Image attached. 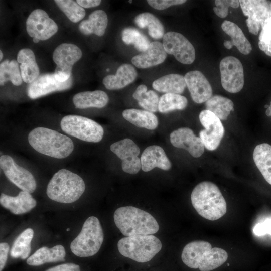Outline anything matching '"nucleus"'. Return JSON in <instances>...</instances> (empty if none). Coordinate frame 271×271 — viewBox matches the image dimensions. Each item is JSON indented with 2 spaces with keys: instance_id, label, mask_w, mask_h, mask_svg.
Instances as JSON below:
<instances>
[{
  "instance_id": "obj_7",
  "label": "nucleus",
  "mask_w": 271,
  "mask_h": 271,
  "mask_svg": "<svg viewBox=\"0 0 271 271\" xmlns=\"http://www.w3.org/2000/svg\"><path fill=\"white\" fill-rule=\"evenodd\" d=\"M103 239L104 234L99 219L90 216L84 222L79 234L71 243L70 249L77 256H92L98 252Z\"/></svg>"
},
{
  "instance_id": "obj_8",
  "label": "nucleus",
  "mask_w": 271,
  "mask_h": 271,
  "mask_svg": "<svg viewBox=\"0 0 271 271\" xmlns=\"http://www.w3.org/2000/svg\"><path fill=\"white\" fill-rule=\"evenodd\" d=\"M60 126L67 134L88 142H99L104 134L103 128L99 124L80 115H68L63 117Z\"/></svg>"
},
{
  "instance_id": "obj_21",
  "label": "nucleus",
  "mask_w": 271,
  "mask_h": 271,
  "mask_svg": "<svg viewBox=\"0 0 271 271\" xmlns=\"http://www.w3.org/2000/svg\"><path fill=\"white\" fill-rule=\"evenodd\" d=\"M0 203L4 208L16 215L26 213L37 205L36 200L31 194L24 191L20 192L15 197L1 193Z\"/></svg>"
},
{
  "instance_id": "obj_46",
  "label": "nucleus",
  "mask_w": 271,
  "mask_h": 271,
  "mask_svg": "<svg viewBox=\"0 0 271 271\" xmlns=\"http://www.w3.org/2000/svg\"><path fill=\"white\" fill-rule=\"evenodd\" d=\"M77 3L82 8H89L99 6L101 1L100 0H77Z\"/></svg>"
},
{
  "instance_id": "obj_35",
  "label": "nucleus",
  "mask_w": 271,
  "mask_h": 271,
  "mask_svg": "<svg viewBox=\"0 0 271 271\" xmlns=\"http://www.w3.org/2000/svg\"><path fill=\"white\" fill-rule=\"evenodd\" d=\"M139 105L147 111L155 112L158 110L159 97L154 91L148 90L145 85H140L132 94Z\"/></svg>"
},
{
  "instance_id": "obj_49",
  "label": "nucleus",
  "mask_w": 271,
  "mask_h": 271,
  "mask_svg": "<svg viewBox=\"0 0 271 271\" xmlns=\"http://www.w3.org/2000/svg\"><path fill=\"white\" fill-rule=\"evenodd\" d=\"M33 41L34 43H38L39 42V41H40L38 39H37V38H33Z\"/></svg>"
},
{
  "instance_id": "obj_40",
  "label": "nucleus",
  "mask_w": 271,
  "mask_h": 271,
  "mask_svg": "<svg viewBox=\"0 0 271 271\" xmlns=\"http://www.w3.org/2000/svg\"><path fill=\"white\" fill-rule=\"evenodd\" d=\"M216 7L213 8L214 13L220 18H225L228 13V8L231 7L233 8H238L240 3L237 0H216L215 1Z\"/></svg>"
},
{
  "instance_id": "obj_1",
  "label": "nucleus",
  "mask_w": 271,
  "mask_h": 271,
  "mask_svg": "<svg viewBox=\"0 0 271 271\" xmlns=\"http://www.w3.org/2000/svg\"><path fill=\"white\" fill-rule=\"evenodd\" d=\"M227 252L220 248H212L205 241H192L184 247L181 259L187 266L200 271H211L221 266L227 260Z\"/></svg>"
},
{
  "instance_id": "obj_11",
  "label": "nucleus",
  "mask_w": 271,
  "mask_h": 271,
  "mask_svg": "<svg viewBox=\"0 0 271 271\" xmlns=\"http://www.w3.org/2000/svg\"><path fill=\"white\" fill-rule=\"evenodd\" d=\"M162 44L166 52L173 55L179 62L190 64L194 61V47L181 33L173 31L165 33L163 37Z\"/></svg>"
},
{
  "instance_id": "obj_47",
  "label": "nucleus",
  "mask_w": 271,
  "mask_h": 271,
  "mask_svg": "<svg viewBox=\"0 0 271 271\" xmlns=\"http://www.w3.org/2000/svg\"><path fill=\"white\" fill-rule=\"evenodd\" d=\"M223 44L225 47L227 49H231L233 46L231 41H225L223 43Z\"/></svg>"
},
{
  "instance_id": "obj_48",
  "label": "nucleus",
  "mask_w": 271,
  "mask_h": 271,
  "mask_svg": "<svg viewBox=\"0 0 271 271\" xmlns=\"http://www.w3.org/2000/svg\"><path fill=\"white\" fill-rule=\"evenodd\" d=\"M265 114L267 116H271V102L269 106V107L266 109L265 111Z\"/></svg>"
},
{
  "instance_id": "obj_28",
  "label": "nucleus",
  "mask_w": 271,
  "mask_h": 271,
  "mask_svg": "<svg viewBox=\"0 0 271 271\" xmlns=\"http://www.w3.org/2000/svg\"><path fill=\"white\" fill-rule=\"evenodd\" d=\"M153 88L159 92L181 94L186 85L184 77L179 74H170L156 79L152 83Z\"/></svg>"
},
{
  "instance_id": "obj_12",
  "label": "nucleus",
  "mask_w": 271,
  "mask_h": 271,
  "mask_svg": "<svg viewBox=\"0 0 271 271\" xmlns=\"http://www.w3.org/2000/svg\"><path fill=\"white\" fill-rule=\"evenodd\" d=\"M0 166L6 177L22 191L30 194L35 191L36 182L33 175L30 171L17 164L11 157L2 155Z\"/></svg>"
},
{
  "instance_id": "obj_38",
  "label": "nucleus",
  "mask_w": 271,
  "mask_h": 271,
  "mask_svg": "<svg viewBox=\"0 0 271 271\" xmlns=\"http://www.w3.org/2000/svg\"><path fill=\"white\" fill-rule=\"evenodd\" d=\"M121 37L124 43L127 45L133 44L137 50L142 52L146 50L151 43L145 35L133 28L123 29Z\"/></svg>"
},
{
  "instance_id": "obj_2",
  "label": "nucleus",
  "mask_w": 271,
  "mask_h": 271,
  "mask_svg": "<svg viewBox=\"0 0 271 271\" xmlns=\"http://www.w3.org/2000/svg\"><path fill=\"white\" fill-rule=\"evenodd\" d=\"M191 203L197 212L209 220H216L225 214L227 204L218 186L209 181L199 183L191 195Z\"/></svg>"
},
{
  "instance_id": "obj_32",
  "label": "nucleus",
  "mask_w": 271,
  "mask_h": 271,
  "mask_svg": "<svg viewBox=\"0 0 271 271\" xmlns=\"http://www.w3.org/2000/svg\"><path fill=\"white\" fill-rule=\"evenodd\" d=\"M34 236V231L28 228L21 232L16 238L10 250V255L14 258L26 259L31 250V242Z\"/></svg>"
},
{
  "instance_id": "obj_3",
  "label": "nucleus",
  "mask_w": 271,
  "mask_h": 271,
  "mask_svg": "<svg viewBox=\"0 0 271 271\" xmlns=\"http://www.w3.org/2000/svg\"><path fill=\"white\" fill-rule=\"evenodd\" d=\"M116 227L124 236L153 235L157 233L159 226L149 213L133 206L117 208L113 215Z\"/></svg>"
},
{
  "instance_id": "obj_37",
  "label": "nucleus",
  "mask_w": 271,
  "mask_h": 271,
  "mask_svg": "<svg viewBox=\"0 0 271 271\" xmlns=\"http://www.w3.org/2000/svg\"><path fill=\"white\" fill-rule=\"evenodd\" d=\"M188 105L187 98L180 94L165 93L159 99L158 110L168 113L176 110H183Z\"/></svg>"
},
{
  "instance_id": "obj_9",
  "label": "nucleus",
  "mask_w": 271,
  "mask_h": 271,
  "mask_svg": "<svg viewBox=\"0 0 271 271\" xmlns=\"http://www.w3.org/2000/svg\"><path fill=\"white\" fill-rule=\"evenodd\" d=\"M82 55L81 49L76 45L64 43L58 46L53 53V59L57 65L54 72L56 79L64 82L70 79L73 65Z\"/></svg>"
},
{
  "instance_id": "obj_44",
  "label": "nucleus",
  "mask_w": 271,
  "mask_h": 271,
  "mask_svg": "<svg viewBox=\"0 0 271 271\" xmlns=\"http://www.w3.org/2000/svg\"><path fill=\"white\" fill-rule=\"evenodd\" d=\"M45 271H80V268L78 264L66 263L52 267Z\"/></svg>"
},
{
  "instance_id": "obj_41",
  "label": "nucleus",
  "mask_w": 271,
  "mask_h": 271,
  "mask_svg": "<svg viewBox=\"0 0 271 271\" xmlns=\"http://www.w3.org/2000/svg\"><path fill=\"white\" fill-rule=\"evenodd\" d=\"M258 46L268 44L271 41V18L266 19L261 26Z\"/></svg>"
},
{
  "instance_id": "obj_15",
  "label": "nucleus",
  "mask_w": 271,
  "mask_h": 271,
  "mask_svg": "<svg viewBox=\"0 0 271 271\" xmlns=\"http://www.w3.org/2000/svg\"><path fill=\"white\" fill-rule=\"evenodd\" d=\"M26 25L28 35L42 41L50 38L58 29L55 21L42 9L33 10L27 19Z\"/></svg>"
},
{
  "instance_id": "obj_19",
  "label": "nucleus",
  "mask_w": 271,
  "mask_h": 271,
  "mask_svg": "<svg viewBox=\"0 0 271 271\" xmlns=\"http://www.w3.org/2000/svg\"><path fill=\"white\" fill-rule=\"evenodd\" d=\"M184 78L192 100L197 103H202L212 96V87L204 74L198 70L187 73Z\"/></svg>"
},
{
  "instance_id": "obj_34",
  "label": "nucleus",
  "mask_w": 271,
  "mask_h": 271,
  "mask_svg": "<svg viewBox=\"0 0 271 271\" xmlns=\"http://www.w3.org/2000/svg\"><path fill=\"white\" fill-rule=\"evenodd\" d=\"M206 109L210 111L220 120H226L234 111L233 102L230 99L219 95L212 96L205 102Z\"/></svg>"
},
{
  "instance_id": "obj_26",
  "label": "nucleus",
  "mask_w": 271,
  "mask_h": 271,
  "mask_svg": "<svg viewBox=\"0 0 271 271\" xmlns=\"http://www.w3.org/2000/svg\"><path fill=\"white\" fill-rule=\"evenodd\" d=\"M108 24L106 13L102 10H97L91 13L88 19L81 21L78 26L79 31L84 35L94 34L102 36Z\"/></svg>"
},
{
  "instance_id": "obj_33",
  "label": "nucleus",
  "mask_w": 271,
  "mask_h": 271,
  "mask_svg": "<svg viewBox=\"0 0 271 271\" xmlns=\"http://www.w3.org/2000/svg\"><path fill=\"white\" fill-rule=\"evenodd\" d=\"M134 23L141 28L147 27L149 35L154 39H159L164 35V26L153 14L145 12L139 14L134 18Z\"/></svg>"
},
{
  "instance_id": "obj_45",
  "label": "nucleus",
  "mask_w": 271,
  "mask_h": 271,
  "mask_svg": "<svg viewBox=\"0 0 271 271\" xmlns=\"http://www.w3.org/2000/svg\"><path fill=\"white\" fill-rule=\"evenodd\" d=\"M9 250V245L7 243H0V271H2L5 266Z\"/></svg>"
},
{
  "instance_id": "obj_4",
  "label": "nucleus",
  "mask_w": 271,
  "mask_h": 271,
  "mask_svg": "<svg viewBox=\"0 0 271 271\" xmlns=\"http://www.w3.org/2000/svg\"><path fill=\"white\" fill-rule=\"evenodd\" d=\"M28 142L38 152L57 159L69 156L74 149L71 139L57 131L38 127L31 131Z\"/></svg>"
},
{
  "instance_id": "obj_43",
  "label": "nucleus",
  "mask_w": 271,
  "mask_h": 271,
  "mask_svg": "<svg viewBox=\"0 0 271 271\" xmlns=\"http://www.w3.org/2000/svg\"><path fill=\"white\" fill-rule=\"evenodd\" d=\"M253 233L257 236H262L266 234L271 235V218H268L255 225Z\"/></svg>"
},
{
  "instance_id": "obj_13",
  "label": "nucleus",
  "mask_w": 271,
  "mask_h": 271,
  "mask_svg": "<svg viewBox=\"0 0 271 271\" xmlns=\"http://www.w3.org/2000/svg\"><path fill=\"white\" fill-rule=\"evenodd\" d=\"M239 2L244 15L247 17L246 23L249 32L257 35L264 22L271 18V1L241 0Z\"/></svg>"
},
{
  "instance_id": "obj_24",
  "label": "nucleus",
  "mask_w": 271,
  "mask_h": 271,
  "mask_svg": "<svg viewBox=\"0 0 271 271\" xmlns=\"http://www.w3.org/2000/svg\"><path fill=\"white\" fill-rule=\"evenodd\" d=\"M66 252L64 247L58 244L52 248L46 246L38 249L27 259V263L31 266H39L46 263L65 261Z\"/></svg>"
},
{
  "instance_id": "obj_18",
  "label": "nucleus",
  "mask_w": 271,
  "mask_h": 271,
  "mask_svg": "<svg viewBox=\"0 0 271 271\" xmlns=\"http://www.w3.org/2000/svg\"><path fill=\"white\" fill-rule=\"evenodd\" d=\"M172 145L187 151L195 158L200 157L204 151V146L199 137L188 127H181L174 130L170 135Z\"/></svg>"
},
{
  "instance_id": "obj_22",
  "label": "nucleus",
  "mask_w": 271,
  "mask_h": 271,
  "mask_svg": "<svg viewBox=\"0 0 271 271\" xmlns=\"http://www.w3.org/2000/svg\"><path fill=\"white\" fill-rule=\"evenodd\" d=\"M167 54L162 43L154 41L146 50L133 57L131 62L139 68H148L162 63L167 57Z\"/></svg>"
},
{
  "instance_id": "obj_42",
  "label": "nucleus",
  "mask_w": 271,
  "mask_h": 271,
  "mask_svg": "<svg viewBox=\"0 0 271 271\" xmlns=\"http://www.w3.org/2000/svg\"><path fill=\"white\" fill-rule=\"evenodd\" d=\"M185 0H148L147 3L152 8L157 10H164L172 6L183 4Z\"/></svg>"
},
{
  "instance_id": "obj_53",
  "label": "nucleus",
  "mask_w": 271,
  "mask_h": 271,
  "mask_svg": "<svg viewBox=\"0 0 271 271\" xmlns=\"http://www.w3.org/2000/svg\"><path fill=\"white\" fill-rule=\"evenodd\" d=\"M67 231L69 230V229H67Z\"/></svg>"
},
{
  "instance_id": "obj_25",
  "label": "nucleus",
  "mask_w": 271,
  "mask_h": 271,
  "mask_svg": "<svg viewBox=\"0 0 271 271\" xmlns=\"http://www.w3.org/2000/svg\"><path fill=\"white\" fill-rule=\"evenodd\" d=\"M17 62L20 63L21 76L25 82L30 84L39 76V68L32 50L21 49L17 54Z\"/></svg>"
},
{
  "instance_id": "obj_10",
  "label": "nucleus",
  "mask_w": 271,
  "mask_h": 271,
  "mask_svg": "<svg viewBox=\"0 0 271 271\" xmlns=\"http://www.w3.org/2000/svg\"><path fill=\"white\" fill-rule=\"evenodd\" d=\"M219 68L223 88L232 93L240 91L244 83V70L240 61L235 57L227 56L220 61Z\"/></svg>"
},
{
  "instance_id": "obj_52",
  "label": "nucleus",
  "mask_w": 271,
  "mask_h": 271,
  "mask_svg": "<svg viewBox=\"0 0 271 271\" xmlns=\"http://www.w3.org/2000/svg\"><path fill=\"white\" fill-rule=\"evenodd\" d=\"M129 3H131V2H132V1H129Z\"/></svg>"
},
{
  "instance_id": "obj_31",
  "label": "nucleus",
  "mask_w": 271,
  "mask_h": 271,
  "mask_svg": "<svg viewBox=\"0 0 271 271\" xmlns=\"http://www.w3.org/2000/svg\"><path fill=\"white\" fill-rule=\"evenodd\" d=\"M221 28L231 37L233 46H235L241 53L247 55L251 52V45L237 25L225 20L221 24Z\"/></svg>"
},
{
  "instance_id": "obj_5",
  "label": "nucleus",
  "mask_w": 271,
  "mask_h": 271,
  "mask_svg": "<svg viewBox=\"0 0 271 271\" xmlns=\"http://www.w3.org/2000/svg\"><path fill=\"white\" fill-rule=\"evenodd\" d=\"M85 185L78 175L65 169L53 176L46 190L48 197L61 203H71L78 200L84 193Z\"/></svg>"
},
{
  "instance_id": "obj_17",
  "label": "nucleus",
  "mask_w": 271,
  "mask_h": 271,
  "mask_svg": "<svg viewBox=\"0 0 271 271\" xmlns=\"http://www.w3.org/2000/svg\"><path fill=\"white\" fill-rule=\"evenodd\" d=\"M72 85L71 77L67 81L60 82L56 79L54 73H46L39 75L30 83L27 93L31 99H34L53 92L67 90Z\"/></svg>"
},
{
  "instance_id": "obj_36",
  "label": "nucleus",
  "mask_w": 271,
  "mask_h": 271,
  "mask_svg": "<svg viewBox=\"0 0 271 271\" xmlns=\"http://www.w3.org/2000/svg\"><path fill=\"white\" fill-rule=\"evenodd\" d=\"M21 71L18 62L15 60L9 61L7 59L0 64V84L3 85L8 81H10L16 86L22 83Z\"/></svg>"
},
{
  "instance_id": "obj_50",
  "label": "nucleus",
  "mask_w": 271,
  "mask_h": 271,
  "mask_svg": "<svg viewBox=\"0 0 271 271\" xmlns=\"http://www.w3.org/2000/svg\"><path fill=\"white\" fill-rule=\"evenodd\" d=\"M0 56H1L0 57V60H1L2 59L3 56L2 50L0 51Z\"/></svg>"
},
{
  "instance_id": "obj_23",
  "label": "nucleus",
  "mask_w": 271,
  "mask_h": 271,
  "mask_svg": "<svg viewBox=\"0 0 271 271\" xmlns=\"http://www.w3.org/2000/svg\"><path fill=\"white\" fill-rule=\"evenodd\" d=\"M138 75L135 68L129 64H123L117 69L115 75H108L102 81L108 90L123 88L132 83Z\"/></svg>"
},
{
  "instance_id": "obj_27",
  "label": "nucleus",
  "mask_w": 271,
  "mask_h": 271,
  "mask_svg": "<svg viewBox=\"0 0 271 271\" xmlns=\"http://www.w3.org/2000/svg\"><path fill=\"white\" fill-rule=\"evenodd\" d=\"M108 101L107 94L102 90L80 92L76 94L73 98L75 107L79 109L101 108L107 105Z\"/></svg>"
},
{
  "instance_id": "obj_29",
  "label": "nucleus",
  "mask_w": 271,
  "mask_h": 271,
  "mask_svg": "<svg viewBox=\"0 0 271 271\" xmlns=\"http://www.w3.org/2000/svg\"><path fill=\"white\" fill-rule=\"evenodd\" d=\"M123 118L135 126L153 130L158 125L157 117L152 112L137 109H127L122 112Z\"/></svg>"
},
{
  "instance_id": "obj_30",
  "label": "nucleus",
  "mask_w": 271,
  "mask_h": 271,
  "mask_svg": "<svg viewBox=\"0 0 271 271\" xmlns=\"http://www.w3.org/2000/svg\"><path fill=\"white\" fill-rule=\"evenodd\" d=\"M254 162L266 182L271 185V145L262 143L253 151Z\"/></svg>"
},
{
  "instance_id": "obj_16",
  "label": "nucleus",
  "mask_w": 271,
  "mask_h": 271,
  "mask_svg": "<svg viewBox=\"0 0 271 271\" xmlns=\"http://www.w3.org/2000/svg\"><path fill=\"white\" fill-rule=\"evenodd\" d=\"M110 150L122 161L123 171L130 174H136L141 168V159L138 157L140 150L130 139H124L113 143Z\"/></svg>"
},
{
  "instance_id": "obj_14",
  "label": "nucleus",
  "mask_w": 271,
  "mask_h": 271,
  "mask_svg": "<svg viewBox=\"0 0 271 271\" xmlns=\"http://www.w3.org/2000/svg\"><path fill=\"white\" fill-rule=\"evenodd\" d=\"M199 117L201 124L205 128L199 132V138L204 147L209 151L216 150L225 132L220 119L207 109L201 111Z\"/></svg>"
},
{
  "instance_id": "obj_6",
  "label": "nucleus",
  "mask_w": 271,
  "mask_h": 271,
  "mask_svg": "<svg viewBox=\"0 0 271 271\" xmlns=\"http://www.w3.org/2000/svg\"><path fill=\"white\" fill-rule=\"evenodd\" d=\"M118 250L123 256L138 262L150 261L162 249L160 240L151 234L123 237L117 243Z\"/></svg>"
},
{
  "instance_id": "obj_51",
  "label": "nucleus",
  "mask_w": 271,
  "mask_h": 271,
  "mask_svg": "<svg viewBox=\"0 0 271 271\" xmlns=\"http://www.w3.org/2000/svg\"><path fill=\"white\" fill-rule=\"evenodd\" d=\"M269 105H265L264 106V107L266 108H268L269 107Z\"/></svg>"
},
{
  "instance_id": "obj_20",
  "label": "nucleus",
  "mask_w": 271,
  "mask_h": 271,
  "mask_svg": "<svg viewBox=\"0 0 271 271\" xmlns=\"http://www.w3.org/2000/svg\"><path fill=\"white\" fill-rule=\"evenodd\" d=\"M141 169L149 172L156 167L163 170H169L172 164L163 149L159 146L152 145L147 147L140 158Z\"/></svg>"
},
{
  "instance_id": "obj_39",
  "label": "nucleus",
  "mask_w": 271,
  "mask_h": 271,
  "mask_svg": "<svg viewBox=\"0 0 271 271\" xmlns=\"http://www.w3.org/2000/svg\"><path fill=\"white\" fill-rule=\"evenodd\" d=\"M54 2L72 22L77 23L85 16V10L76 1L55 0Z\"/></svg>"
}]
</instances>
